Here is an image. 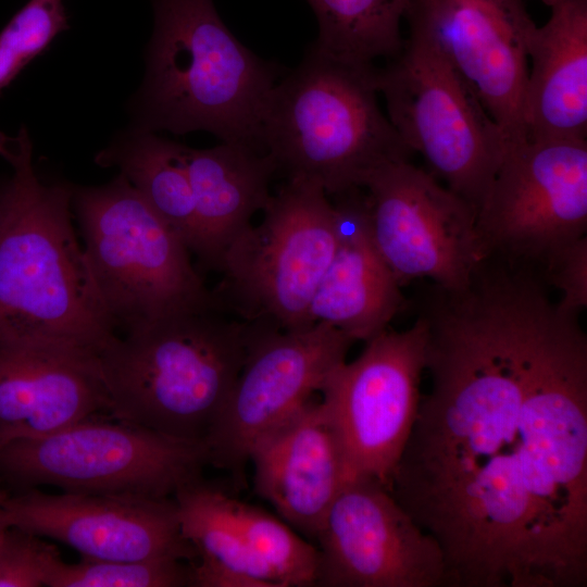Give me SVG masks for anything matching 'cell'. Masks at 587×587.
Instances as JSON below:
<instances>
[{
	"mask_svg": "<svg viewBox=\"0 0 587 587\" xmlns=\"http://www.w3.org/2000/svg\"><path fill=\"white\" fill-rule=\"evenodd\" d=\"M550 289L482 260L419 312L430 386L389 490L445 587L587 586V336Z\"/></svg>",
	"mask_w": 587,
	"mask_h": 587,
	"instance_id": "6da1fadb",
	"label": "cell"
},
{
	"mask_svg": "<svg viewBox=\"0 0 587 587\" xmlns=\"http://www.w3.org/2000/svg\"><path fill=\"white\" fill-rule=\"evenodd\" d=\"M12 168L0 215V345L100 357L116 339L72 224L73 186L40 178L25 127L0 133Z\"/></svg>",
	"mask_w": 587,
	"mask_h": 587,
	"instance_id": "7a4b0ae2",
	"label": "cell"
},
{
	"mask_svg": "<svg viewBox=\"0 0 587 587\" xmlns=\"http://www.w3.org/2000/svg\"><path fill=\"white\" fill-rule=\"evenodd\" d=\"M153 29L145 75L127 102L134 127L185 135L213 134L222 142L263 152L261 127L277 66L243 46L213 0H151Z\"/></svg>",
	"mask_w": 587,
	"mask_h": 587,
	"instance_id": "3957f363",
	"label": "cell"
},
{
	"mask_svg": "<svg viewBox=\"0 0 587 587\" xmlns=\"http://www.w3.org/2000/svg\"><path fill=\"white\" fill-rule=\"evenodd\" d=\"M221 312L178 313L117 337L99 357L109 415L203 445L248 347V324Z\"/></svg>",
	"mask_w": 587,
	"mask_h": 587,
	"instance_id": "277c9868",
	"label": "cell"
},
{
	"mask_svg": "<svg viewBox=\"0 0 587 587\" xmlns=\"http://www.w3.org/2000/svg\"><path fill=\"white\" fill-rule=\"evenodd\" d=\"M375 70L308 48L273 87L262 120V147L277 172L316 182L334 197L409 160L411 151L378 107Z\"/></svg>",
	"mask_w": 587,
	"mask_h": 587,
	"instance_id": "5b68a950",
	"label": "cell"
},
{
	"mask_svg": "<svg viewBox=\"0 0 587 587\" xmlns=\"http://www.w3.org/2000/svg\"><path fill=\"white\" fill-rule=\"evenodd\" d=\"M72 209L92 278L116 329L218 309L186 243L122 174L100 186L73 187Z\"/></svg>",
	"mask_w": 587,
	"mask_h": 587,
	"instance_id": "8992f818",
	"label": "cell"
},
{
	"mask_svg": "<svg viewBox=\"0 0 587 587\" xmlns=\"http://www.w3.org/2000/svg\"><path fill=\"white\" fill-rule=\"evenodd\" d=\"M262 211L261 223L251 224L223 255L216 304L247 323L307 328L311 301L338 245L334 205L316 182L287 178Z\"/></svg>",
	"mask_w": 587,
	"mask_h": 587,
	"instance_id": "52a82bcc",
	"label": "cell"
},
{
	"mask_svg": "<svg viewBox=\"0 0 587 587\" xmlns=\"http://www.w3.org/2000/svg\"><path fill=\"white\" fill-rule=\"evenodd\" d=\"M375 84L405 147L477 211L508 141L471 86L432 42L412 32L395 58L376 66Z\"/></svg>",
	"mask_w": 587,
	"mask_h": 587,
	"instance_id": "ba28073f",
	"label": "cell"
},
{
	"mask_svg": "<svg viewBox=\"0 0 587 587\" xmlns=\"http://www.w3.org/2000/svg\"><path fill=\"white\" fill-rule=\"evenodd\" d=\"M97 417L0 446V475L26 489L51 485L65 492L151 498H173L202 477L208 461L201 442Z\"/></svg>",
	"mask_w": 587,
	"mask_h": 587,
	"instance_id": "9c48e42d",
	"label": "cell"
},
{
	"mask_svg": "<svg viewBox=\"0 0 587 587\" xmlns=\"http://www.w3.org/2000/svg\"><path fill=\"white\" fill-rule=\"evenodd\" d=\"M479 258L497 255L537 268L587 236V140H529L507 146L476 211Z\"/></svg>",
	"mask_w": 587,
	"mask_h": 587,
	"instance_id": "30bf717a",
	"label": "cell"
},
{
	"mask_svg": "<svg viewBox=\"0 0 587 587\" xmlns=\"http://www.w3.org/2000/svg\"><path fill=\"white\" fill-rule=\"evenodd\" d=\"M247 324L242 369L203 440L208 464L238 483L253 447L321 391L354 342L325 323L298 330Z\"/></svg>",
	"mask_w": 587,
	"mask_h": 587,
	"instance_id": "8fae6325",
	"label": "cell"
},
{
	"mask_svg": "<svg viewBox=\"0 0 587 587\" xmlns=\"http://www.w3.org/2000/svg\"><path fill=\"white\" fill-rule=\"evenodd\" d=\"M427 326L384 329L360 355L333 371L321 389L340 442L347 479L387 487L415 422L426 367Z\"/></svg>",
	"mask_w": 587,
	"mask_h": 587,
	"instance_id": "7c38bea8",
	"label": "cell"
},
{
	"mask_svg": "<svg viewBox=\"0 0 587 587\" xmlns=\"http://www.w3.org/2000/svg\"><path fill=\"white\" fill-rule=\"evenodd\" d=\"M363 189L372 240L401 287L466 284L479 259L474 207L409 160L380 167Z\"/></svg>",
	"mask_w": 587,
	"mask_h": 587,
	"instance_id": "4fadbf2b",
	"label": "cell"
},
{
	"mask_svg": "<svg viewBox=\"0 0 587 587\" xmlns=\"http://www.w3.org/2000/svg\"><path fill=\"white\" fill-rule=\"evenodd\" d=\"M315 542V586L445 587L438 542L376 480L344 483Z\"/></svg>",
	"mask_w": 587,
	"mask_h": 587,
	"instance_id": "5bb4252c",
	"label": "cell"
},
{
	"mask_svg": "<svg viewBox=\"0 0 587 587\" xmlns=\"http://www.w3.org/2000/svg\"><path fill=\"white\" fill-rule=\"evenodd\" d=\"M526 0H409V32L432 42L471 86L508 145L527 139L528 47L537 28Z\"/></svg>",
	"mask_w": 587,
	"mask_h": 587,
	"instance_id": "9a60e30c",
	"label": "cell"
},
{
	"mask_svg": "<svg viewBox=\"0 0 587 587\" xmlns=\"http://www.w3.org/2000/svg\"><path fill=\"white\" fill-rule=\"evenodd\" d=\"M9 526L55 539L82 558L133 561L172 558L192 563L174 498L46 494L36 488L4 502Z\"/></svg>",
	"mask_w": 587,
	"mask_h": 587,
	"instance_id": "2e32d148",
	"label": "cell"
},
{
	"mask_svg": "<svg viewBox=\"0 0 587 587\" xmlns=\"http://www.w3.org/2000/svg\"><path fill=\"white\" fill-rule=\"evenodd\" d=\"M99 358L53 346L0 345V446L109 415Z\"/></svg>",
	"mask_w": 587,
	"mask_h": 587,
	"instance_id": "e0dca14e",
	"label": "cell"
},
{
	"mask_svg": "<svg viewBox=\"0 0 587 587\" xmlns=\"http://www.w3.org/2000/svg\"><path fill=\"white\" fill-rule=\"evenodd\" d=\"M257 494L286 523L314 541L347 480L339 439L322 400L311 399L251 450Z\"/></svg>",
	"mask_w": 587,
	"mask_h": 587,
	"instance_id": "ac0fdd59",
	"label": "cell"
},
{
	"mask_svg": "<svg viewBox=\"0 0 587 587\" xmlns=\"http://www.w3.org/2000/svg\"><path fill=\"white\" fill-rule=\"evenodd\" d=\"M362 189L334 196L338 245L309 309L311 325L328 324L353 341H367L386 329L405 303L372 240Z\"/></svg>",
	"mask_w": 587,
	"mask_h": 587,
	"instance_id": "d6986e66",
	"label": "cell"
},
{
	"mask_svg": "<svg viewBox=\"0 0 587 587\" xmlns=\"http://www.w3.org/2000/svg\"><path fill=\"white\" fill-rule=\"evenodd\" d=\"M525 125L529 140L587 135V0H558L529 47Z\"/></svg>",
	"mask_w": 587,
	"mask_h": 587,
	"instance_id": "ffe728a7",
	"label": "cell"
},
{
	"mask_svg": "<svg viewBox=\"0 0 587 587\" xmlns=\"http://www.w3.org/2000/svg\"><path fill=\"white\" fill-rule=\"evenodd\" d=\"M184 158L195 202V254L220 268L226 249L270 200L277 168L266 152L236 142L208 149L184 146Z\"/></svg>",
	"mask_w": 587,
	"mask_h": 587,
	"instance_id": "44dd1931",
	"label": "cell"
},
{
	"mask_svg": "<svg viewBox=\"0 0 587 587\" xmlns=\"http://www.w3.org/2000/svg\"><path fill=\"white\" fill-rule=\"evenodd\" d=\"M180 530L196 552V587H279L253 555L234 517L230 496L196 479L177 490Z\"/></svg>",
	"mask_w": 587,
	"mask_h": 587,
	"instance_id": "7402d4cb",
	"label": "cell"
},
{
	"mask_svg": "<svg viewBox=\"0 0 587 587\" xmlns=\"http://www.w3.org/2000/svg\"><path fill=\"white\" fill-rule=\"evenodd\" d=\"M95 162L101 167L117 168L195 253V202L184 145L155 132L128 126L96 154Z\"/></svg>",
	"mask_w": 587,
	"mask_h": 587,
	"instance_id": "603a6c76",
	"label": "cell"
},
{
	"mask_svg": "<svg viewBox=\"0 0 587 587\" xmlns=\"http://www.w3.org/2000/svg\"><path fill=\"white\" fill-rule=\"evenodd\" d=\"M409 0H308L317 24L312 43L345 63L374 66L402 49L400 25Z\"/></svg>",
	"mask_w": 587,
	"mask_h": 587,
	"instance_id": "cb8c5ba5",
	"label": "cell"
},
{
	"mask_svg": "<svg viewBox=\"0 0 587 587\" xmlns=\"http://www.w3.org/2000/svg\"><path fill=\"white\" fill-rule=\"evenodd\" d=\"M230 507L249 549L279 587L315 586L316 546L260 508L233 497Z\"/></svg>",
	"mask_w": 587,
	"mask_h": 587,
	"instance_id": "d4e9b609",
	"label": "cell"
},
{
	"mask_svg": "<svg viewBox=\"0 0 587 587\" xmlns=\"http://www.w3.org/2000/svg\"><path fill=\"white\" fill-rule=\"evenodd\" d=\"M158 558L133 561L82 558L65 563L59 558L52 565L48 587H184L192 585L191 563Z\"/></svg>",
	"mask_w": 587,
	"mask_h": 587,
	"instance_id": "484cf974",
	"label": "cell"
},
{
	"mask_svg": "<svg viewBox=\"0 0 587 587\" xmlns=\"http://www.w3.org/2000/svg\"><path fill=\"white\" fill-rule=\"evenodd\" d=\"M63 0H29L0 32V92L68 28Z\"/></svg>",
	"mask_w": 587,
	"mask_h": 587,
	"instance_id": "4316f807",
	"label": "cell"
},
{
	"mask_svg": "<svg viewBox=\"0 0 587 587\" xmlns=\"http://www.w3.org/2000/svg\"><path fill=\"white\" fill-rule=\"evenodd\" d=\"M55 546L16 526L0 538V587H42L54 562Z\"/></svg>",
	"mask_w": 587,
	"mask_h": 587,
	"instance_id": "83f0119b",
	"label": "cell"
},
{
	"mask_svg": "<svg viewBox=\"0 0 587 587\" xmlns=\"http://www.w3.org/2000/svg\"><path fill=\"white\" fill-rule=\"evenodd\" d=\"M541 274L548 286L559 291L558 307L579 315L587 307V236L555 253Z\"/></svg>",
	"mask_w": 587,
	"mask_h": 587,
	"instance_id": "f1b7e54d",
	"label": "cell"
},
{
	"mask_svg": "<svg viewBox=\"0 0 587 587\" xmlns=\"http://www.w3.org/2000/svg\"><path fill=\"white\" fill-rule=\"evenodd\" d=\"M7 497H8V494H5L4 491L0 489V538L2 537L3 533L9 526L5 520V512H4V502H5Z\"/></svg>",
	"mask_w": 587,
	"mask_h": 587,
	"instance_id": "f546056e",
	"label": "cell"
},
{
	"mask_svg": "<svg viewBox=\"0 0 587 587\" xmlns=\"http://www.w3.org/2000/svg\"><path fill=\"white\" fill-rule=\"evenodd\" d=\"M3 190H4V184L0 186V215H1V209H2Z\"/></svg>",
	"mask_w": 587,
	"mask_h": 587,
	"instance_id": "4dcf8cb0",
	"label": "cell"
},
{
	"mask_svg": "<svg viewBox=\"0 0 587 587\" xmlns=\"http://www.w3.org/2000/svg\"><path fill=\"white\" fill-rule=\"evenodd\" d=\"M546 5L552 7L558 0H541Z\"/></svg>",
	"mask_w": 587,
	"mask_h": 587,
	"instance_id": "1f68e13d",
	"label": "cell"
}]
</instances>
